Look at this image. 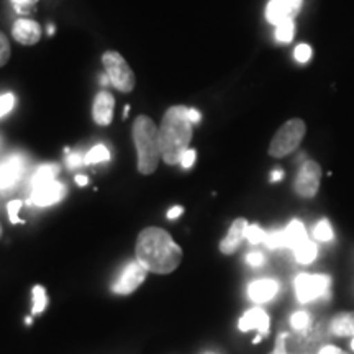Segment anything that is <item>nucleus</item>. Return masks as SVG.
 Listing matches in <instances>:
<instances>
[{
	"label": "nucleus",
	"instance_id": "1",
	"mask_svg": "<svg viewBox=\"0 0 354 354\" xmlns=\"http://www.w3.org/2000/svg\"><path fill=\"white\" fill-rule=\"evenodd\" d=\"M136 261L149 272L169 274L183 261V250L166 230L149 227L138 234Z\"/></svg>",
	"mask_w": 354,
	"mask_h": 354
},
{
	"label": "nucleus",
	"instance_id": "2",
	"mask_svg": "<svg viewBox=\"0 0 354 354\" xmlns=\"http://www.w3.org/2000/svg\"><path fill=\"white\" fill-rule=\"evenodd\" d=\"M189 109L184 105H174L162 117L159 127V143L161 158L166 165H179L183 154L189 149L192 141V125L189 120Z\"/></svg>",
	"mask_w": 354,
	"mask_h": 354
},
{
	"label": "nucleus",
	"instance_id": "3",
	"mask_svg": "<svg viewBox=\"0 0 354 354\" xmlns=\"http://www.w3.org/2000/svg\"><path fill=\"white\" fill-rule=\"evenodd\" d=\"M133 143L138 154V171L145 176L153 174L161 159V143L159 128L146 115H140L133 123Z\"/></svg>",
	"mask_w": 354,
	"mask_h": 354
},
{
	"label": "nucleus",
	"instance_id": "4",
	"mask_svg": "<svg viewBox=\"0 0 354 354\" xmlns=\"http://www.w3.org/2000/svg\"><path fill=\"white\" fill-rule=\"evenodd\" d=\"M305 123L300 118H292L279 128L269 145V154L272 158H284L299 148L305 136Z\"/></svg>",
	"mask_w": 354,
	"mask_h": 354
},
{
	"label": "nucleus",
	"instance_id": "5",
	"mask_svg": "<svg viewBox=\"0 0 354 354\" xmlns=\"http://www.w3.org/2000/svg\"><path fill=\"white\" fill-rule=\"evenodd\" d=\"M102 64L105 68V74L110 77L112 86L120 92H131L135 88L136 77L130 64L120 53L117 51H105L102 56Z\"/></svg>",
	"mask_w": 354,
	"mask_h": 354
},
{
	"label": "nucleus",
	"instance_id": "6",
	"mask_svg": "<svg viewBox=\"0 0 354 354\" xmlns=\"http://www.w3.org/2000/svg\"><path fill=\"white\" fill-rule=\"evenodd\" d=\"M331 284V279L326 274H299L295 277V294L299 302L307 304L312 300L320 299L326 294Z\"/></svg>",
	"mask_w": 354,
	"mask_h": 354
},
{
	"label": "nucleus",
	"instance_id": "7",
	"mask_svg": "<svg viewBox=\"0 0 354 354\" xmlns=\"http://www.w3.org/2000/svg\"><path fill=\"white\" fill-rule=\"evenodd\" d=\"M322 180V167L315 161H305L297 172L295 177L294 189L300 197L312 198L317 196L318 189H320Z\"/></svg>",
	"mask_w": 354,
	"mask_h": 354
},
{
	"label": "nucleus",
	"instance_id": "8",
	"mask_svg": "<svg viewBox=\"0 0 354 354\" xmlns=\"http://www.w3.org/2000/svg\"><path fill=\"white\" fill-rule=\"evenodd\" d=\"M66 194V187L56 179L44 180V183L32 184V196L30 203L37 207H51L55 203L63 201Z\"/></svg>",
	"mask_w": 354,
	"mask_h": 354
},
{
	"label": "nucleus",
	"instance_id": "9",
	"mask_svg": "<svg viewBox=\"0 0 354 354\" xmlns=\"http://www.w3.org/2000/svg\"><path fill=\"white\" fill-rule=\"evenodd\" d=\"M146 269L141 266L138 261L136 263H130L123 269L118 281L112 286V290L118 295H128L135 292L138 287L143 284L146 279Z\"/></svg>",
	"mask_w": 354,
	"mask_h": 354
},
{
	"label": "nucleus",
	"instance_id": "10",
	"mask_svg": "<svg viewBox=\"0 0 354 354\" xmlns=\"http://www.w3.org/2000/svg\"><path fill=\"white\" fill-rule=\"evenodd\" d=\"M302 3L304 0H269L268 7H266V19L272 25L294 20V17L302 8Z\"/></svg>",
	"mask_w": 354,
	"mask_h": 354
},
{
	"label": "nucleus",
	"instance_id": "11",
	"mask_svg": "<svg viewBox=\"0 0 354 354\" xmlns=\"http://www.w3.org/2000/svg\"><path fill=\"white\" fill-rule=\"evenodd\" d=\"M25 171V159L20 154H13L0 162V190L12 189L21 179Z\"/></svg>",
	"mask_w": 354,
	"mask_h": 354
},
{
	"label": "nucleus",
	"instance_id": "12",
	"mask_svg": "<svg viewBox=\"0 0 354 354\" xmlns=\"http://www.w3.org/2000/svg\"><path fill=\"white\" fill-rule=\"evenodd\" d=\"M113 109H115V99L113 95L107 91H100L95 95L94 105H92V117L94 122L100 127H107L113 120Z\"/></svg>",
	"mask_w": 354,
	"mask_h": 354
},
{
	"label": "nucleus",
	"instance_id": "13",
	"mask_svg": "<svg viewBox=\"0 0 354 354\" xmlns=\"http://www.w3.org/2000/svg\"><path fill=\"white\" fill-rule=\"evenodd\" d=\"M269 315L264 312L263 308L259 307H254L251 310H248L240 318V322H238V328L241 331H258L259 336H266L269 333Z\"/></svg>",
	"mask_w": 354,
	"mask_h": 354
},
{
	"label": "nucleus",
	"instance_id": "14",
	"mask_svg": "<svg viewBox=\"0 0 354 354\" xmlns=\"http://www.w3.org/2000/svg\"><path fill=\"white\" fill-rule=\"evenodd\" d=\"M12 35L20 44L33 46V44H37L39 41V38H41V26L33 20L20 19L13 24Z\"/></svg>",
	"mask_w": 354,
	"mask_h": 354
},
{
	"label": "nucleus",
	"instance_id": "15",
	"mask_svg": "<svg viewBox=\"0 0 354 354\" xmlns=\"http://www.w3.org/2000/svg\"><path fill=\"white\" fill-rule=\"evenodd\" d=\"M248 225L246 218H236L230 227L227 236L223 238L220 243V251L223 254H233L241 245V241L246 238V230Z\"/></svg>",
	"mask_w": 354,
	"mask_h": 354
},
{
	"label": "nucleus",
	"instance_id": "16",
	"mask_svg": "<svg viewBox=\"0 0 354 354\" xmlns=\"http://www.w3.org/2000/svg\"><path fill=\"white\" fill-rule=\"evenodd\" d=\"M279 292V284L274 279H259V281L251 282L248 287V297L256 304H264L276 297Z\"/></svg>",
	"mask_w": 354,
	"mask_h": 354
},
{
	"label": "nucleus",
	"instance_id": "17",
	"mask_svg": "<svg viewBox=\"0 0 354 354\" xmlns=\"http://www.w3.org/2000/svg\"><path fill=\"white\" fill-rule=\"evenodd\" d=\"M330 331L335 336H354V312L336 313L330 322Z\"/></svg>",
	"mask_w": 354,
	"mask_h": 354
},
{
	"label": "nucleus",
	"instance_id": "18",
	"mask_svg": "<svg viewBox=\"0 0 354 354\" xmlns=\"http://www.w3.org/2000/svg\"><path fill=\"white\" fill-rule=\"evenodd\" d=\"M286 230V236H287V248H292V251L295 248L302 246L304 243L308 241L307 236V230H305L304 223L300 220H292L289 225H287Z\"/></svg>",
	"mask_w": 354,
	"mask_h": 354
},
{
	"label": "nucleus",
	"instance_id": "19",
	"mask_svg": "<svg viewBox=\"0 0 354 354\" xmlns=\"http://www.w3.org/2000/svg\"><path fill=\"white\" fill-rule=\"evenodd\" d=\"M317 253H318L317 245L313 241H310V240L307 243H304L302 246L295 248V250H294L295 259H297L300 264L312 263V261L317 258Z\"/></svg>",
	"mask_w": 354,
	"mask_h": 354
},
{
	"label": "nucleus",
	"instance_id": "20",
	"mask_svg": "<svg viewBox=\"0 0 354 354\" xmlns=\"http://www.w3.org/2000/svg\"><path fill=\"white\" fill-rule=\"evenodd\" d=\"M110 159V151L107 146L97 145L84 156V165H97V162H105Z\"/></svg>",
	"mask_w": 354,
	"mask_h": 354
},
{
	"label": "nucleus",
	"instance_id": "21",
	"mask_svg": "<svg viewBox=\"0 0 354 354\" xmlns=\"http://www.w3.org/2000/svg\"><path fill=\"white\" fill-rule=\"evenodd\" d=\"M295 33L294 20L282 21V24L276 25V39L281 43H290Z\"/></svg>",
	"mask_w": 354,
	"mask_h": 354
},
{
	"label": "nucleus",
	"instance_id": "22",
	"mask_svg": "<svg viewBox=\"0 0 354 354\" xmlns=\"http://www.w3.org/2000/svg\"><path fill=\"white\" fill-rule=\"evenodd\" d=\"M57 167L56 165H43L39 166L37 172H35L33 177H32V184H37V183H44V180H51V179H56V174H57Z\"/></svg>",
	"mask_w": 354,
	"mask_h": 354
},
{
	"label": "nucleus",
	"instance_id": "23",
	"mask_svg": "<svg viewBox=\"0 0 354 354\" xmlns=\"http://www.w3.org/2000/svg\"><path fill=\"white\" fill-rule=\"evenodd\" d=\"M264 245L271 250H279V248H287V236L286 230H276V232H271L266 234Z\"/></svg>",
	"mask_w": 354,
	"mask_h": 354
},
{
	"label": "nucleus",
	"instance_id": "24",
	"mask_svg": "<svg viewBox=\"0 0 354 354\" xmlns=\"http://www.w3.org/2000/svg\"><path fill=\"white\" fill-rule=\"evenodd\" d=\"M313 236L318 241H331L333 240V228H331L330 221L328 220H320L317 223V227L313 228Z\"/></svg>",
	"mask_w": 354,
	"mask_h": 354
},
{
	"label": "nucleus",
	"instance_id": "25",
	"mask_svg": "<svg viewBox=\"0 0 354 354\" xmlns=\"http://www.w3.org/2000/svg\"><path fill=\"white\" fill-rule=\"evenodd\" d=\"M46 292L41 286L33 287V313H41L46 308Z\"/></svg>",
	"mask_w": 354,
	"mask_h": 354
},
{
	"label": "nucleus",
	"instance_id": "26",
	"mask_svg": "<svg viewBox=\"0 0 354 354\" xmlns=\"http://www.w3.org/2000/svg\"><path fill=\"white\" fill-rule=\"evenodd\" d=\"M266 234L268 233H266L261 227H258V225H250L246 230V238L251 245H259V243H264Z\"/></svg>",
	"mask_w": 354,
	"mask_h": 354
},
{
	"label": "nucleus",
	"instance_id": "27",
	"mask_svg": "<svg viewBox=\"0 0 354 354\" xmlns=\"http://www.w3.org/2000/svg\"><path fill=\"white\" fill-rule=\"evenodd\" d=\"M290 325H292V328H295L299 331L307 330L310 325V315L307 312H295L294 315L290 317Z\"/></svg>",
	"mask_w": 354,
	"mask_h": 354
},
{
	"label": "nucleus",
	"instance_id": "28",
	"mask_svg": "<svg viewBox=\"0 0 354 354\" xmlns=\"http://www.w3.org/2000/svg\"><path fill=\"white\" fill-rule=\"evenodd\" d=\"M37 0H12V6L19 15H28L33 12Z\"/></svg>",
	"mask_w": 354,
	"mask_h": 354
},
{
	"label": "nucleus",
	"instance_id": "29",
	"mask_svg": "<svg viewBox=\"0 0 354 354\" xmlns=\"http://www.w3.org/2000/svg\"><path fill=\"white\" fill-rule=\"evenodd\" d=\"M13 105H15V95L10 94V92L0 95V118L6 117L7 113H10Z\"/></svg>",
	"mask_w": 354,
	"mask_h": 354
},
{
	"label": "nucleus",
	"instance_id": "30",
	"mask_svg": "<svg viewBox=\"0 0 354 354\" xmlns=\"http://www.w3.org/2000/svg\"><path fill=\"white\" fill-rule=\"evenodd\" d=\"M10 59V43H8V38L0 32V68L6 66Z\"/></svg>",
	"mask_w": 354,
	"mask_h": 354
},
{
	"label": "nucleus",
	"instance_id": "31",
	"mask_svg": "<svg viewBox=\"0 0 354 354\" xmlns=\"http://www.w3.org/2000/svg\"><path fill=\"white\" fill-rule=\"evenodd\" d=\"M21 205H24V202H21V201H12V202L7 203L8 218H10V221H12L13 225L24 223V221H21V220L19 218V212H20V209H21Z\"/></svg>",
	"mask_w": 354,
	"mask_h": 354
},
{
	"label": "nucleus",
	"instance_id": "32",
	"mask_svg": "<svg viewBox=\"0 0 354 354\" xmlns=\"http://www.w3.org/2000/svg\"><path fill=\"white\" fill-rule=\"evenodd\" d=\"M310 57H312V48H310L308 44H299V46L295 48V59H297L299 63H308Z\"/></svg>",
	"mask_w": 354,
	"mask_h": 354
},
{
	"label": "nucleus",
	"instance_id": "33",
	"mask_svg": "<svg viewBox=\"0 0 354 354\" xmlns=\"http://www.w3.org/2000/svg\"><path fill=\"white\" fill-rule=\"evenodd\" d=\"M196 158H197V153H196V149H187V151H185L184 154H183V158H180V162L179 165L184 167V169H189V167H192L194 166V162H196Z\"/></svg>",
	"mask_w": 354,
	"mask_h": 354
},
{
	"label": "nucleus",
	"instance_id": "34",
	"mask_svg": "<svg viewBox=\"0 0 354 354\" xmlns=\"http://www.w3.org/2000/svg\"><path fill=\"white\" fill-rule=\"evenodd\" d=\"M246 263L253 268H261L264 264V254L259 253V251H253L246 256Z\"/></svg>",
	"mask_w": 354,
	"mask_h": 354
},
{
	"label": "nucleus",
	"instance_id": "35",
	"mask_svg": "<svg viewBox=\"0 0 354 354\" xmlns=\"http://www.w3.org/2000/svg\"><path fill=\"white\" fill-rule=\"evenodd\" d=\"M66 165H68L69 169H74V167H79L84 165V156L79 153H74V154H69L68 158H66Z\"/></svg>",
	"mask_w": 354,
	"mask_h": 354
},
{
	"label": "nucleus",
	"instance_id": "36",
	"mask_svg": "<svg viewBox=\"0 0 354 354\" xmlns=\"http://www.w3.org/2000/svg\"><path fill=\"white\" fill-rule=\"evenodd\" d=\"M286 338H287L286 333L279 335L277 343H276V348H274V349H276L277 354H289V353H287V349H286Z\"/></svg>",
	"mask_w": 354,
	"mask_h": 354
},
{
	"label": "nucleus",
	"instance_id": "37",
	"mask_svg": "<svg viewBox=\"0 0 354 354\" xmlns=\"http://www.w3.org/2000/svg\"><path fill=\"white\" fill-rule=\"evenodd\" d=\"M318 354H348V353L343 351V349L336 348V346H331V344H326V346H323L320 349V353Z\"/></svg>",
	"mask_w": 354,
	"mask_h": 354
},
{
	"label": "nucleus",
	"instance_id": "38",
	"mask_svg": "<svg viewBox=\"0 0 354 354\" xmlns=\"http://www.w3.org/2000/svg\"><path fill=\"white\" fill-rule=\"evenodd\" d=\"M187 115H189V120L192 123H198V122H201V118H202V115L197 109H189Z\"/></svg>",
	"mask_w": 354,
	"mask_h": 354
},
{
	"label": "nucleus",
	"instance_id": "39",
	"mask_svg": "<svg viewBox=\"0 0 354 354\" xmlns=\"http://www.w3.org/2000/svg\"><path fill=\"white\" fill-rule=\"evenodd\" d=\"M183 214H184L183 207H172V209L167 212V218L174 220V218H177V216H180Z\"/></svg>",
	"mask_w": 354,
	"mask_h": 354
},
{
	"label": "nucleus",
	"instance_id": "40",
	"mask_svg": "<svg viewBox=\"0 0 354 354\" xmlns=\"http://www.w3.org/2000/svg\"><path fill=\"white\" fill-rule=\"evenodd\" d=\"M282 177H284V171L276 169V171H272V174H271V180H272V183H279V180H281Z\"/></svg>",
	"mask_w": 354,
	"mask_h": 354
},
{
	"label": "nucleus",
	"instance_id": "41",
	"mask_svg": "<svg viewBox=\"0 0 354 354\" xmlns=\"http://www.w3.org/2000/svg\"><path fill=\"white\" fill-rule=\"evenodd\" d=\"M76 183H77V185L84 187V185L88 184V177L87 176H76Z\"/></svg>",
	"mask_w": 354,
	"mask_h": 354
},
{
	"label": "nucleus",
	"instance_id": "42",
	"mask_svg": "<svg viewBox=\"0 0 354 354\" xmlns=\"http://www.w3.org/2000/svg\"><path fill=\"white\" fill-rule=\"evenodd\" d=\"M48 32H50V35H53V33H55V26H50V28H48Z\"/></svg>",
	"mask_w": 354,
	"mask_h": 354
},
{
	"label": "nucleus",
	"instance_id": "43",
	"mask_svg": "<svg viewBox=\"0 0 354 354\" xmlns=\"http://www.w3.org/2000/svg\"><path fill=\"white\" fill-rule=\"evenodd\" d=\"M351 348H353V351H354V336H353V342H351Z\"/></svg>",
	"mask_w": 354,
	"mask_h": 354
},
{
	"label": "nucleus",
	"instance_id": "44",
	"mask_svg": "<svg viewBox=\"0 0 354 354\" xmlns=\"http://www.w3.org/2000/svg\"><path fill=\"white\" fill-rule=\"evenodd\" d=\"M271 354H277V353H276V349H274V351H272V353H271Z\"/></svg>",
	"mask_w": 354,
	"mask_h": 354
},
{
	"label": "nucleus",
	"instance_id": "45",
	"mask_svg": "<svg viewBox=\"0 0 354 354\" xmlns=\"http://www.w3.org/2000/svg\"><path fill=\"white\" fill-rule=\"evenodd\" d=\"M0 233H2V228H0Z\"/></svg>",
	"mask_w": 354,
	"mask_h": 354
}]
</instances>
